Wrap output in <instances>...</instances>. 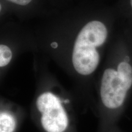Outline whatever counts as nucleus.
Listing matches in <instances>:
<instances>
[{
	"mask_svg": "<svg viewBox=\"0 0 132 132\" xmlns=\"http://www.w3.org/2000/svg\"><path fill=\"white\" fill-rule=\"evenodd\" d=\"M132 96V61L127 54L115 67L104 70L99 88V97L105 111L110 131L116 127Z\"/></svg>",
	"mask_w": 132,
	"mask_h": 132,
	"instance_id": "f257e3e1",
	"label": "nucleus"
},
{
	"mask_svg": "<svg viewBox=\"0 0 132 132\" xmlns=\"http://www.w3.org/2000/svg\"><path fill=\"white\" fill-rule=\"evenodd\" d=\"M108 31L103 23L94 20L87 23L78 33L74 44L72 64L82 76H89L96 70L100 56L97 50L105 42Z\"/></svg>",
	"mask_w": 132,
	"mask_h": 132,
	"instance_id": "f03ea898",
	"label": "nucleus"
},
{
	"mask_svg": "<svg viewBox=\"0 0 132 132\" xmlns=\"http://www.w3.org/2000/svg\"><path fill=\"white\" fill-rule=\"evenodd\" d=\"M36 105L42 114L41 123L47 132H63L69 124L68 118L60 100L51 92L37 98Z\"/></svg>",
	"mask_w": 132,
	"mask_h": 132,
	"instance_id": "7ed1b4c3",
	"label": "nucleus"
},
{
	"mask_svg": "<svg viewBox=\"0 0 132 132\" xmlns=\"http://www.w3.org/2000/svg\"><path fill=\"white\" fill-rule=\"evenodd\" d=\"M15 127V119L11 114L0 113V132H14Z\"/></svg>",
	"mask_w": 132,
	"mask_h": 132,
	"instance_id": "20e7f679",
	"label": "nucleus"
},
{
	"mask_svg": "<svg viewBox=\"0 0 132 132\" xmlns=\"http://www.w3.org/2000/svg\"><path fill=\"white\" fill-rule=\"evenodd\" d=\"M12 57L11 50L7 46L0 44V67H4L11 62Z\"/></svg>",
	"mask_w": 132,
	"mask_h": 132,
	"instance_id": "39448f33",
	"label": "nucleus"
},
{
	"mask_svg": "<svg viewBox=\"0 0 132 132\" xmlns=\"http://www.w3.org/2000/svg\"><path fill=\"white\" fill-rule=\"evenodd\" d=\"M7 1L16 4L20 5V6H26L29 4L32 1V0H7Z\"/></svg>",
	"mask_w": 132,
	"mask_h": 132,
	"instance_id": "423d86ee",
	"label": "nucleus"
},
{
	"mask_svg": "<svg viewBox=\"0 0 132 132\" xmlns=\"http://www.w3.org/2000/svg\"><path fill=\"white\" fill-rule=\"evenodd\" d=\"M110 132H126L125 131H123L122 129H120L119 128H118V127L117 126L116 127L113 128V129L111 130L110 131Z\"/></svg>",
	"mask_w": 132,
	"mask_h": 132,
	"instance_id": "0eeeda50",
	"label": "nucleus"
},
{
	"mask_svg": "<svg viewBox=\"0 0 132 132\" xmlns=\"http://www.w3.org/2000/svg\"><path fill=\"white\" fill-rule=\"evenodd\" d=\"M51 45H52V47L53 48H56L57 47V44L56 42H53Z\"/></svg>",
	"mask_w": 132,
	"mask_h": 132,
	"instance_id": "6e6552de",
	"label": "nucleus"
},
{
	"mask_svg": "<svg viewBox=\"0 0 132 132\" xmlns=\"http://www.w3.org/2000/svg\"><path fill=\"white\" fill-rule=\"evenodd\" d=\"M1 9H2V7H1V4H0V12H1Z\"/></svg>",
	"mask_w": 132,
	"mask_h": 132,
	"instance_id": "1a4fd4ad",
	"label": "nucleus"
},
{
	"mask_svg": "<svg viewBox=\"0 0 132 132\" xmlns=\"http://www.w3.org/2000/svg\"><path fill=\"white\" fill-rule=\"evenodd\" d=\"M130 3H131V6L132 7V0H130Z\"/></svg>",
	"mask_w": 132,
	"mask_h": 132,
	"instance_id": "9d476101",
	"label": "nucleus"
}]
</instances>
